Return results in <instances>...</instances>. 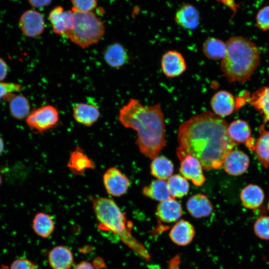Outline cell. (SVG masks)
<instances>
[{
    "instance_id": "4",
    "label": "cell",
    "mask_w": 269,
    "mask_h": 269,
    "mask_svg": "<svg viewBox=\"0 0 269 269\" xmlns=\"http://www.w3.org/2000/svg\"><path fill=\"white\" fill-rule=\"evenodd\" d=\"M226 43V54L221 62L223 75L229 82L244 83L260 65V50L255 43L242 36L231 37Z\"/></svg>"
},
{
    "instance_id": "1",
    "label": "cell",
    "mask_w": 269,
    "mask_h": 269,
    "mask_svg": "<svg viewBox=\"0 0 269 269\" xmlns=\"http://www.w3.org/2000/svg\"><path fill=\"white\" fill-rule=\"evenodd\" d=\"M228 125L222 117L204 111L183 122L177 132V157H196L203 169H218L222 166L227 154L238 145L230 138Z\"/></svg>"
},
{
    "instance_id": "35",
    "label": "cell",
    "mask_w": 269,
    "mask_h": 269,
    "mask_svg": "<svg viewBox=\"0 0 269 269\" xmlns=\"http://www.w3.org/2000/svg\"><path fill=\"white\" fill-rule=\"evenodd\" d=\"M20 86L13 83L0 82V99L20 90Z\"/></svg>"
},
{
    "instance_id": "8",
    "label": "cell",
    "mask_w": 269,
    "mask_h": 269,
    "mask_svg": "<svg viewBox=\"0 0 269 269\" xmlns=\"http://www.w3.org/2000/svg\"><path fill=\"white\" fill-rule=\"evenodd\" d=\"M160 66L163 74L170 78L180 76L187 69L184 57L180 52L175 50H168L162 55Z\"/></svg>"
},
{
    "instance_id": "41",
    "label": "cell",
    "mask_w": 269,
    "mask_h": 269,
    "mask_svg": "<svg viewBox=\"0 0 269 269\" xmlns=\"http://www.w3.org/2000/svg\"><path fill=\"white\" fill-rule=\"evenodd\" d=\"M4 148V143L2 139L0 137V154L2 152Z\"/></svg>"
},
{
    "instance_id": "6",
    "label": "cell",
    "mask_w": 269,
    "mask_h": 269,
    "mask_svg": "<svg viewBox=\"0 0 269 269\" xmlns=\"http://www.w3.org/2000/svg\"><path fill=\"white\" fill-rule=\"evenodd\" d=\"M59 121V114L57 109L47 105L32 111L27 117L26 122L28 127L37 132L42 133L56 126Z\"/></svg>"
},
{
    "instance_id": "34",
    "label": "cell",
    "mask_w": 269,
    "mask_h": 269,
    "mask_svg": "<svg viewBox=\"0 0 269 269\" xmlns=\"http://www.w3.org/2000/svg\"><path fill=\"white\" fill-rule=\"evenodd\" d=\"M73 10L81 12L92 11L97 6L98 0H71Z\"/></svg>"
},
{
    "instance_id": "28",
    "label": "cell",
    "mask_w": 269,
    "mask_h": 269,
    "mask_svg": "<svg viewBox=\"0 0 269 269\" xmlns=\"http://www.w3.org/2000/svg\"><path fill=\"white\" fill-rule=\"evenodd\" d=\"M34 232L39 237L47 238L54 230L55 224L52 217L44 212L37 213L32 221Z\"/></svg>"
},
{
    "instance_id": "25",
    "label": "cell",
    "mask_w": 269,
    "mask_h": 269,
    "mask_svg": "<svg viewBox=\"0 0 269 269\" xmlns=\"http://www.w3.org/2000/svg\"><path fill=\"white\" fill-rule=\"evenodd\" d=\"M226 42L219 38L211 37L204 42L202 51L208 59L222 60L226 54Z\"/></svg>"
},
{
    "instance_id": "24",
    "label": "cell",
    "mask_w": 269,
    "mask_h": 269,
    "mask_svg": "<svg viewBox=\"0 0 269 269\" xmlns=\"http://www.w3.org/2000/svg\"><path fill=\"white\" fill-rule=\"evenodd\" d=\"M259 136L256 140L254 151L258 161L266 168H269V131L265 125L259 128Z\"/></svg>"
},
{
    "instance_id": "42",
    "label": "cell",
    "mask_w": 269,
    "mask_h": 269,
    "mask_svg": "<svg viewBox=\"0 0 269 269\" xmlns=\"http://www.w3.org/2000/svg\"><path fill=\"white\" fill-rule=\"evenodd\" d=\"M0 269H9L7 266H6L5 265H1L0 267Z\"/></svg>"
},
{
    "instance_id": "5",
    "label": "cell",
    "mask_w": 269,
    "mask_h": 269,
    "mask_svg": "<svg viewBox=\"0 0 269 269\" xmlns=\"http://www.w3.org/2000/svg\"><path fill=\"white\" fill-rule=\"evenodd\" d=\"M73 11L74 15L73 28L64 36L82 48L98 43L105 30L102 20L93 11Z\"/></svg>"
},
{
    "instance_id": "32",
    "label": "cell",
    "mask_w": 269,
    "mask_h": 269,
    "mask_svg": "<svg viewBox=\"0 0 269 269\" xmlns=\"http://www.w3.org/2000/svg\"><path fill=\"white\" fill-rule=\"evenodd\" d=\"M254 231L260 239L269 240V216H264L259 218L254 223Z\"/></svg>"
},
{
    "instance_id": "22",
    "label": "cell",
    "mask_w": 269,
    "mask_h": 269,
    "mask_svg": "<svg viewBox=\"0 0 269 269\" xmlns=\"http://www.w3.org/2000/svg\"><path fill=\"white\" fill-rule=\"evenodd\" d=\"M265 194L258 185L250 184L241 191L240 199L242 205L246 208L254 210L259 208L264 202Z\"/></svg>"
},
{
    "instance_id": "12",
    "label": "cell",
    "mask_w": 269,
    "mask_h": 269,
    "mask_svg": "<svg viewBox=\"0 0 269 269\" xmlns=\"http://www.w3.org/2000/svg\"><path fill=\"white\" fill-rule=\"evenodd\" d=\"M203 167L196 157L186 155L181 160L179 172L186 179L190 180L196 186H200L205 181Z\"/></svg>"
},
{
    "instance_id": "33",
    "label": "cell",
    "mask_w": 269,
    "mask_h": 269,
    "mask_svg": "<svg viewBox=\"0 0 269 269\" xmlns=\"http://www.w3.org/2000/svg\"><path fill=\"white\" fill-rule=\"evenodd\" d=\"M256 23L261 30H269V5L264 6L259 10L256 16Z\"/></svg>"
},
{
    "instance_id": "10",
    "label": "cell",
    "mask_w": 269,
    "mask_h": 269,
    "mask_svg": "<svg viewBox=\"0 0 269 269\" xmlns=\"http://www.w3.org/2000/svg\"><path fill=\"white\" fill-rule=\"evenodd\" d=\"M48 18L53 32L64 36L73 26L74 15L73 10H65L61 6L54 8L49 13Z\"/></svg>"
},
{
    "instance_id": "2",
    "label": "cell",
    "mask_w": 269,
    "mask_h": 269,
    "mask_svg": "<svg viewBox=\"0 0 269 269\" xmlns=\"http://www.w3.org/2000/svg\"><path fill=\"white\" fill-rule=\"evenodd\" d=\"M118 120L124 127L136 132L135 143L146 157L153 159L166 145L164 114L160 104L145 107L131 98L120 109Z\"/></svg>"
},
{
    "instance_id": "13",
    "label": "cell",
    "mask_w": 269,
    "mask_h": 269,
    "mask_svg": "<svg viewBox=\"0 0 269 269\" xmlns=\"http://www.w3.org/2000/svg\"><path fill=\"white\" fill-rule=\"evenodd\" d=\"M210 105L213 113L221 117L231 115L237 107L234 96L225 90L216 92L211 99Z\"/></svg>"
},
{
    "instance_id": "44",
    "label": "cell",
    "mask_w": 269,
    "mask_h": 269,
    "mask_svg": "<svg viewBox=\"0 0 269 269\" xmlns=\"http://www.w3.org/2000/svg\"><path fill=\"white\" fill-rule=\"evenodd\" d=\"M268 209L269 210V201L268 204Z\"/></svg>"
},
{
    "instance_id": "27",
    "label": "cell",
    "mask_w": 269,
    "mask_h": 269,
    "mask_svg": "<svg viewBox=\"0 0 269 269\" xmlns=\"http://www.w3.org/2000/svg\"><path fill=\"white\" fill-rule=\"evenodd\" d=\"M174 165L172 161L163 156L153 158L150 164L151 174L157 179L165 180L172 175Z\"/></svg>"
},
{
    "instance_id": "7",
    "label": "cell",
    "mask_w": 269,
    "mask_h": 269,
    "mask_svg": "<svg viewBox=\"0 0 269 269\" xmlns=\"http://www.w3.org/2000/svg\"><path fill=\"white\" fill-rule=\"evenodd\" d=\"M103 182L107 193L114 197L125 194L130 185L129 178L115 167L106 170L103 176Z\"/></svg>"
},
{
    "instance_id": "9",
    "label": "cell",
    "mask_w": 269,
    "mask_h": 269,
    "mask_svg": "<svg viewBox=\"0 0 269 269\" xmlns=\"http://www.w3.org/2000/svg\"><path fill=\"white\" fill-rule=\"evenodd\" d=\"M19 24L24 35L28 37H36L44 30L45 23L42 15L38 11L29 9L20 16Z\"/></svg>"
},
{
    "instance_id": "14",
    "label": "cell",
    "mask_w": 269,
    "mask_h": 269,
    "mask_svg": "<svg viewBox=\"0 0 269 269\" xmlns=\"http://www.w3.org/2000/svg\"><path fill=\"white\" fill-rule=\"evenodd\" d=\"M67 167L74 175L82 176L86 170L95 169L96 164L82 148L77 146L70 152Z\"/></svg>"
},
{
    "instance_id": "18",
    "label": "cell",
    "mask_w": 269,
    "mask_h": 269,
    "mask_svg": "<svg viewBox=\"0 0 269 269\" xmlns=\"http://www.w3.org/2000/svg\"><path fill=\"white\" fill-rule=\"evenodd\" d=\"M156 215L163 222H174L182 215V206L176 200L171 197L158 204L156 208Z\"/></svg>"
},
{
    "instance_id": "23",
    "label": "cell",
    "mask_w": 269,
    "mask_h": 269,
    "mask_svg": "<svg viewBox=\"0 0 269 269\" xmlns=\"http://www.w3.org/2000/svg\"><path fill=\"white\" fill-rule=\"evenodd\" d=\"M104 58L109 66L118 68L126 64L128 61L129 56L122 44L114 43L106 47L104 52Z\"/></svg>"
},
{
    "instance_id": "43",
    "label": "cell",
    "mask_w": 269,
    "mask_h": 269,
    "mask_svg": "<svg viewBox=\"0 0 269 269\" xmlns=\"http://www.w3.org/2000/svg\"><path fill=\"white\" fill-rule=\"evenodd\" d=\"M1 182H2V179H1V176L0 175V186L1 184Z\"/></svg>"
},
{
    "instance_id": "16",
    "label": "cell",
    "mask_w": 269,
    "mask_h": 269,
    "mask_svg": "<svg viewBox=\"0 0 269 269\" xmlns=\"http://www.w3.org/2000/svg\"><path fill=\"white\" fill-rule=\"evenodd\" d=\"M73 116L78 123L90 127L99 120L100 112L99 108L94 104L79 103L74 106Z\"/></svg>"
},
{
    "instance_id": "37",
    "label": "cell",
    "mask_w": 269,
    "mask_h": 269,
    "mask_svg": "<svg viewBox=\"0 0 269 269\" xmlns=\"http://www.w3.org/2000/svg\"><path fill=\"white\" fill-rule=\"evenodd\" d=\"M52 0H28L29 4L33 7L41 8L49 5Z\"/></svg>"
},
{
    "instance_id": "21",
    "label": "cell",
    "mask_w": 269,
    "mask_h": 269,
    "mask_svg": "<svg viewBox=\"0 0 269 269\" xmlns=\"http://www.w3.org/2000/svg\"><path fill=\"white\" fill-rule=\"evenodd\" d=\"M48 262L53 269H70L73 263V255L68 248L57 246L49 252Z\"/></svg>"
},
{
    "instance_id": "40",
    "label": "cell",
    "mask_w": 269,
    "mask_h": 269,
    "mask_svg": "<svg viewBox=\"0 0 269 269\" xmlns=\"http://www.w3.org/2000/svg\"><path fill=\"white\" fill-rule=\"evenodd\" d=\"M246 146L251 150H254L256 140L251 137L245 143Z\"/></svg>"
},
{
    "instance_id": "36",
    "label": "cell",
    "mask_w": 269,
    "mask_h": 269,
    "mask_svg": "<svg viewBox=\"0 0 269 269\" xmlns=\"http://www.w3.org/2000/svg\"><path fill=\"white\" fill-rule=\"evenodd\" d=\"M9 269H35L34 264L26 259H18L11 264Z\"/></svg>"
},
{
    "instance_id": "3",
    "label": "cell",
    "mask_w": 269,
    "mask_h": 269,
    "mask_svg": "<svg viewBox=\"0 0 269 269\" xmlns=\"http://www.w3.org/2000/svg\"><path fill=\"white\" fill-rule=\"evenodd\" d=\"M90 199L98 229L116 235L142 259L149 260L150 257L147 251L132 234V222L116 201L102 196L91 197Z\"/></svg>"
},
{
    "instance_id": "39",
    "label": "cell",
    "mask_w": 269,
    "mask_h": 269,
    "mask_svg": "<svg viewBox=\"0 0 269 269\" xmlns=\"http://www.w3.org/2000/svg\"><path fill=\"white\" fill-rule=\"evenodd\" d=\"M72 269H95V268L90 263L82 261L75 265Z\"/></svg>"
},
{
    "instance_id": "11",
    "label": "cell",
    "mask_w": 269,
    "mask_h": 269,
    "mask_svg": "<svg viewBox=\"0 0 269 269\" xmlns=\"http://www.w3.org/2000/svg\"><path fill=\"white\" fill-rule=\"evenodd\" d=\"M250 162L249 156L244 152L232 149L225 156L222 166L228 174L237 176L247 171Z\"/></svg>"
},
{
    "instance_id": "30",
    "label": "cell",
    "mask_w": 269,
    "mask_h": 269,
    "mask_svg": "<svg viewBox=\"0 0 269 269\" xmlns=\"http://www.w3.org/2000/svg\"><path fill=\"white\" fill-rule=\"evenodd\" d=\"M9 110L11 115L16 119L27 118L30 113L29 100L23 95L15 96L10 101Z\"/></svg>"
},
{
    "instance_id": "31",
    "label": "cell",
    "mask_w": 269,
    "mask_h": 269,
    "mask_svg": "<svg viewBox=\"0 0 269 269\" xmlns=\"http://www.w3.org/2000/svg\"><path fill=\"white\" fill-rule=\"evenodd\" d=\"M166 182L171 197L173 198H182L189 191V185L187 180L182 175H173Z\"/></svg>"
},
{
    "instance_id": "19",
    "label": "cell",
    "mask_w": 269,
    "mask_h": 269,
    "mask_svg": "<svg viewBox=\"0 0 269 269\" xmlns=\"http://www.w3.org/2000/svg\"><path fill=\"white\" fill-rule=\"evenodd\" d=\"M193 226L188 221L181 220L178 221L170 231L169 236L171 241L179 246L189 244L195 236Z\"/></svg>"
},
{
    "instance_id": "15",
    "label": "cell",
    "mask_w": 269,
    "mask_h": 269,
    "mask_svg": "<svg viewBox=\"0 0 269 269\" xmlns=\"http://www.w3.org/2000/svg\"><path fill=\"white\" fill-rule=\"evenodd\" d=\"M174 20L181 27L188 29H196L200 22V14L197 9L189 3L182 4L176 11Z\"/></svg>"
},
{
    "instance_id": "26",
    "label": "cell",
    "mask_w": 269,
    "mask_h": 269,
    "mask_svg": "<svg viewBox=\"0 0 269 269\" xmlns=\"http://www.w3.org/2000/svg\"><path fill=\"white\" fill-rule=\"evenodd\" d=\"M228 133L235 142L245 143L251 137V129L249 124L242 119L233 121L228 126Z\"/></svg>"
},
{
    "instance_id": "17",
    "label": "cell",
    "mask_w": 269,
    "mask_h": 269,
    "mask_svg": "<svg viewBox=\"0 0 269 269\" xmlns=\"http://www.w3.org/2000/svg\"><path fill=\"white\" fill-rule=\"evenodd\" d=\"M186 208L189 213L196 218L207 217L213 210V206L210 200L201 193L191 196L187 201Z\"/></svg>"
},
{
    "instance_id": "20",
    "label": "cell",
    "mask_w": 269,
    "mask_h": 269,
    "mask_svg": "<svg viewBox=\"0 0 269 269\" xmlns=\"http://www.w3.org/2000/svg\"><path fill=\"white\" fill-rule=\"evenodd\" d=\"M246 98V101L259 112L264 123L269 122V86L261 87Z\"/></svg>"
},
{
    "instance_id": "38",
    "label": "cell",
    "mask_w": 269,
    "mask_h": 269,
    "mask_svg": "<svg viewBox=\"0 0 269 269\" xmlns=\"http://www.w3.org/2000/svg\"><path fill=\"white\" fill-rule=\"evenodd\" d=\"M8 71V67L5 62L0 58V82L3 80L6 77Z\"/></svg>"
},
{
    "instance_id": "29",
    "label": "cell",
    "mask_w": 269,
    "mask_h": 269,
    "mask_svg": "<svg viewBox=\"0 0 269 269\" xmlns=\"http://www.w3.org/2000/svg\"><path fill=\"white\" fill-rule=\"evenodd\" d=\"M142 194L152 200L160 202L171 197L167 182L157 179L152 180L148 185L144 186L142 189Z\"/></svg>"
}]
</instances>
